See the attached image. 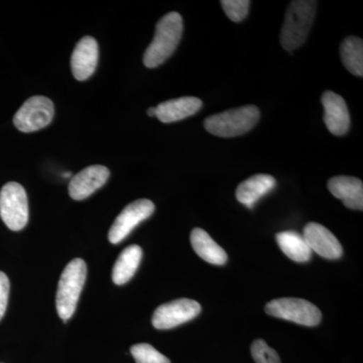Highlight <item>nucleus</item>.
<instances>
[{
  "label": "nucleus",
  "mask_w": 363,
  "mask_h": 363,
  "mask_svg": "<svg viewBox=\"0 0 363 363\" xmlns=\"http://www.w3.org/2000/svg\"><path fill=\"white\" fill-rule=\"evenodd\" d=\"M9 281L4 272H0V320L6 314L9 303Z\"/></svg>",
  "instance_id": "24"
},
{
  "label": "nucleus",
  "mask_w": 363,
  "mask_h": 363,
  "mask_svg": "<svg viewBox=\"0 0 363 363\" xmlns=\"http://www.w3.org/2000/svg\"><path fill=\"white\" fill-rule=\"evenodd\" d=\"M252 355L257 363H281L277 351L269 347L262 339H257L252 343Z\"/></svg>",
  "instance_id": "22"
},
{
  "label": "nucleus",
  "mask_w": 363,
  "mask_h": 363,
  "mask_svg": "<svg viewBox=\"0 0 363 363\" xmlns=\"http://www.w3.org/2000/svg\"><path fill=\"white\" fill-rule=\"evenodd\" d=\"M143 257L142 248L138 245H130L121 253L112 271V281L121 286L128 283L138 271Z\"/></svg>",
  "instance_id": "18"
},
{
  "label": "nucleus",
  "mask_w": 363,
  "mask_h": 363,
  "mask_svg": "<svg viewBox=\"0 0 363 363\" xmlns=\"http://www.w3.org/2000/svg\"><path fill=\"white\" fill-rule=\"evenodd\" d=\"M155 204L147 199L136 200L124 208L116 217L108 233V240L113 245L121 242L140 222L152 216Z\"/></svg>",
  "instance_id": "9"
},
{
  "label": "nucleus",
  "mask_w": 363,
  "mask_h": 363,
  "mask_svg": "<svg viewBox=\"0 0 363 363\" xmlns=\"http://www.w3.org/2000/svg\"><path fill=\"white\" fill-rule=\"evenodd\" d=\"M183 33V18L178 13H169L157 23L154 40L145 50L143 64L147 68L162 65L175 52Z\"/></svg>",
  "instance_id": "1"
},
{
  "label": "nucleus",
  "mask_w": 363,
  "mask_h": 363,
  "mask_svg": "<svg viewBox=\"0 0 363 363\" xmlns=\"http://www.w3.org/2000/svg\"><path fill=\"white\" fill-rule=\"evenodd\" d=\"M276 238L281 252L289 259L297 262H306L311 259V248L301 234L296 231H283L277 234Z\"/></svg>",
  "instance_id": "19"
},
{
  "label": "nucleus",
  "mask_w": 363,
  "mask_h": 363,
  "mask_svg": "<svg viewBox=\"0 0 363 363\" xmlns=\"http://www.w3.org/2000/svg\"><path fill=\"white\" fill-rule=\"evenodd\" d=\"M266 313L272 317L295 322L304 326H316L321 322V311L303 298H281L267 303Z\"/></svg>",
  "instance_id": "6"
},
{
  "label": "nucleus",
  "mask_w": 363,
  "mask_h": 363,
  "mask_svg": "<svg viewBox=\"0 0 363 363\" xmlns=\"http://www.w3.org/2000/svg\"><path fill=\"white\" fill-rule=\"evenodd\" d=\"M259 109L255 105H247L208 117L204 128L211 135L234 138L252 130L259 123Z\"/></svg>",
  "instance_id": "4"
},
{
  "label": "nucleus",
  "mask_w": 363,
  "mask_h": 363,
  "mask_svg": "<svg viewBox=\"0 0 363 363\" xmlns=\"http://www.w3.org/2000/svg\"><path fill=\"white\" fill-rule=\"evenodd\" d=\"M98 44L92 37H84L76 45L71 58L72 73L79 81L87 80L96 70Z\"/></svg>",
  "instance_id": "13"
},
{
  "label": "nucleus",
  "mask_w": 363,
  "mask_h": 363,
  "mask_svg": "<svg viewBox=\"0 0 363 363\" xmlns=\"http://www.w3.org/2000/svg\"><path fill=\"white\" fill-rule=\"evenodd\" d=\"M303 238L313 252L325 259H337L342 257V245L336 236L321 224L308 223L303 231Z\"/></svg>",
  "instance_id": "10"
},
{
  "label": "nucleus",
  "mask_w": 363,
  "mask_h": 363,
  "mask_svg": "<svg viewBox=\"0 0 363 363\" xmlns=\"http://www.w3.org/2000/svg\"><path fill=\"white\" fill-rule=\"evenodd\" d=\"M340 55L343 65L353 75L363 76V42L357 37H348L341 43Z\"/></svg>",
  "instance_id": "20"
},
{
  "label": "nucleus",
  "mask_w": 363,
  "mask_h": 363,
  "mask_svg": "<svg viewBox=\"0 0 363 363\" xmlns=\"http://www.w3.org/2000/svg\"><path fill=\"white\" fill-rule=\"evenodd\" d=\"M52 100L45 96H33L26 100L13 117V123L23 133H33L49 125L54 117Z\"/></svg>",
  "instance_id": "7"
},
{
  "label": "nucleus",
  "mask_w": 363,
  "mask_h": 363,
  "mask_svg": "<svg viewBox=\"0 0 363 363\" xmlns=\"http://www.w3.org/2000/svg\"><path fill=\"white\" fill-rule=\"evenodd\" d=\"M221 6L226 16L234 23H240L247 18L250 1L248 0H223Z\"/></svg>",
  "instance_id": "23"
},
{
  "label": "nucleus",
  "mask_w": 363,
  "mask_h": 363,
  "mask_svg": "<svg viewBox=\"0 0 363 363\" xmlns=\"http://www.w3.org/2000/svg\"><path fill=\"white\" fill-rule=\"evenodd\" d=\"M147 114H149L150 116H157L156 107H150V108L147 109Z\"/></svg>",
  "instance_id": "25"
},
{
  "label": "nucleus",
  "mask_w": 363,
  "mask_h": 363,
  "mask_svg": "<svg viewBox=\"0 0 363 363\" xmlns=\"http://www.w3.org/2000/svg\"><path fill=\"white\" fill-rule=\"evenodd\" d=\"M317 1L311 0H296L286 9L285 23L281 32V47L286 51L292 52L304 45L315 16Z\"/></svg>",
  "instance_id": "2"
},
{
  "label": "nucleus",
  "mask_w": 363,
  "mask_h": 363,
  "mask_svg": "<svg viewBox=\"0 0 363 363\" xmlns=\"http://www.w3.org/2000/svg\"><path fill=\"white\" fill-rule=\"evenodd\" d=\"M111 172L101 164L87 167L72 178L69 184V194L72 199L84 200L102 187L108 180Z\"/></svg>",
  "instance_id": "11"
},
{
  "label": "nucleus",
  "mask_w": 363,
  "mask_h": 363,
  "mask_svg": "<svg viewBox=\"0 0 363 363\" xmlns=\"http://www.w3.org/2000/svg\"><path fill=\"white\" fill-rule=\"evenodd\" d=\"M201 312V306L191 298H179L160 306L152 318V326L168 330L194 319Z\"/></svg>",
  "instance_id": "8"
},
{
  "label": "nucleus",
  "mask_w": 363,
  "mask_h": 363,
  "mask_svg": "<svg viewBox=\"0 0 363 363\" xmlns=\"http://www.w3.org/2000/svg\"><path fill=\"white\" fill-rule=\"evenodd\" d=\"M331 194L341 200L346 207L353 210L363 209L362 181L353 177H334L328 182Z\"/></svg>",
  "instance_id": "14"
},
{
  "label": "nucleus",
  "mask_w": 363,
  "mask_h": 363,
  "mask_svg": "<svg viewBox=\"0 0 363 363\" xmlns=\"http://www.w3.org/2000/svg\"><path fill=\"white\" fill-rule=\"evenodd\" d=\"M202 106V100L196 97H181L168 100L157 105L156 117L164 123H175L194 116Z\"/></svg>",
  "instance_id": "15"
},
{
  "label": "nucleus",
  "mask_w": 363,
  "mask_h": 363,
  "mask_svg": "<svg viewBox=\"0 0 363 363\" xmlns=\"http://www.w3.org/2000/svg\"><path fill=\"white\" fill-rule=\"evenodd\" d=\"M86 277L87 266L81 259L71 260L62 272L57 290L56 307L59 316L65 322L76 311Z\"/></svg>",
  "instance_id": "3"
},
{
  "label": "nucleus",
  "mask_w": 363,
  "mask_h": 363,
  "mask_svg": "<svg viewBox=\"0 0 363 363\" xmlns=\"http://www.w3.org/2000/svg\"><path fill=\"white\" fill-rule=\"evenodd\" d=\"M324 123L332 135H346L350 128V116L345 100L340 95L326 91L322 96Z\"/></svg>",
  "instance_id": "12"
},
{
  "label": "nucleus",
  "mask_w": 363,
  "mask_h": 363,
  "mask_svg": "<svg viewBox=\"0 0 363 363\" xmlns=\"http://www.w3.org/2000/svg\"><path fill=\"white\" fill-rule=\"evenodd\" d=\"M130 352L136 363H171L168 357L159 352L150 344H135L131 346Z\"/></svg>",
  "instance_id": "21"
},
{
  "label": "nucleus",
  "mask_w": 363,
  "mask_h": 363,
  "mask_svg": "<svg viewBox=\"0 0 363 363\" xmlns=\"http://www.w3.org/2000/svg\"><path fill=\"white\" fill-rule=\"evenodd\" d=\"M276 184L274 177L264 174L250 177L236 189V199L241 204L252 208L260 198L274 190Z\"/></svg>",
  "instance_id": "16"
},
{
  "label": "nucleus",
  "mask_w": 363,
  "mask_h": 363,
  "mask_svg": "<svg viewBox=\"0 0 363 363\" xmlns=\"http://www.w3.org/2000/svg\"><path fill=\"white\" fill-rule=\"evenodd\" d=\"M0 217L11 230L20 231L28 221V203L21 184L9 182L0 191Z\"/></svg>",
  "instance_id": "5"
},
{
  "label": "nucleus",
  "mask_w": 363,
  "mask_h": 363,
  "mask_svg": "<svg viewBox=\"0 0 363 363\" xmlns=\"http://www.w3.org/2000/svg\"><path fill=\"white\" fill-rule=\"evenodd\" d=\"M191 243L195 252L209 264L222 266L228 259L225 250L217 245L211 236L201 228L193 229L191 233Z\"/></svg>",
  "instance_id": "17"
}]
</instances>
